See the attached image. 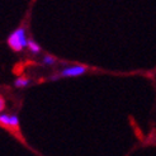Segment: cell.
<instances>
[{
	"label": "cell",
	"instance_id": "1",
	"mask_svg": "<svg viewBox=\"0 0 156 156\" xmlns=\"http://www.w3.org/2000/svg\"><path fill=\"white\" fill-rule=\"evenodd\" d=\"M28 41H29V38L27 37L26 27L17 28L8 37V44H9V47L15 52H20L26 47H28Z\"/></svg>",
	"mask_w": 156,
	"mask_h": 156
},
{
	"label": "cell",
	"instance_id": "2",
	"mask_svg": "<svg viewBox=\"0 0 156 156\" xmlns=\"http://www.w3.org/2000/svg\"><path fill=\"white\" fill-rule=\"evenodd\" d=\"M88 71V67H85L83 65H71V66H66L58 73L60 77H77L81 76Z\"/></svg>",
	"mask_w": 156,
	"mask_h": 156
},
{
	"label": "cell",
	"instance_id": "3",
	"mask_svg": "<svg viewBox=\"0 0 156 156\" xmlns=\"http://www.w3.org/2000/svg\"><path fill=\"white\" fill-rule=\"evenodd\" d=\"M30 84H32V80H30L29 77L20 76V77H18V79H15V81H14V87L22 89V88H27V87H29Z\"/></svg>",
	"mask_w": 156,
	"mask_h": 156
},
{
	"label": "cell",
	"instance_id": "4",
	"mask_svg": "<svg viewBox=\"0 0 156 156\" xmlns=\"http://www.w3.org/2000/svg\"><path fill=\"white\" fill-rule=\"evenodd\" d=\"M28 48H29V51L32 52L33 55H38V53H41V46L38 44L34 40H30L29 38V41H28Z\"/></svg>",
	"mask_w": 156,
	"mask_h": 156
},
{
	"label": "cell",
	"instance_id": "5",
	"mask_svg": "<svg viewBox=\"0 0 156 156\" xmlns=\"http://www.w3.org/2000/svg\"><path fill=\"white\" fill-rule=\"evenodd\" d=\"M10 118H12V114H8V113H0V123L5 127H10Z\"/></svg>",
	"mask_w": 156,
	"mask_h": 156
},
{
	"label": "cell",
	"instance_id": "6",
	"mask_svg": "<svg viewBox=\"0 0 156 156\" xmlns=\"http://www.w3.org/2000/svg\"><path fill=\"white\" fill-rule=\"evenodd\" d=\"M56 61L57 60L53 56H51V55H44L43 58H42V64L44 66H52V65L56 64Z\"/></svg>",
	"mask_w": 156,
	"mask_h": 156
},
{
	"label": "cell",
	"instance_id": "7",
	"mask_svg": "<svg viewBox=\"0 0 156 156\" xmlns=\"http://www.w3.org/2000/svg\"><path fill=\"white\" fill-rule=\"evenodd\" d=\"M19 126V118L18 115L12 114V118H10V127H18Z\"/></svg>",
	"mask_w": 156,
	"mask_h": 156
},
{
	"label": "cell",
	"instance_id": "8",
	"mask_svg": "<svg viewBox=\"0 0 156 156\" xmlns=\"http://www.w3.org/2000/svg\"><path fill=\"white\" fill-rule=\"evenodd\" d=\"M61 77H60V75L58 74H53V75H51L50 77H48V80H51V81H57V80H60Z\"/></svg>",
	"mask_w": 156,
	"mask_h": 156
},
{
	"label": "cell",
	"instance_id": "9",
	"mask_svg": "<svg viewBox=\"0 0 156 156\" xmlns=\"http://www.w3.org/2000/svg\"><path fill=\"white\" fill-rule=\"evenodd\" d=\"M4 104H5V102H4V99L3 98H0V112L4 109Z\"/></svg>",
	"mask_w": 156,
	"mask_h": 156
}]
</instances>
